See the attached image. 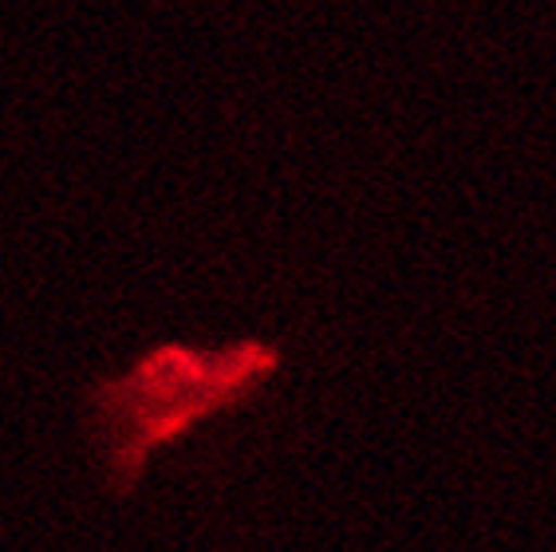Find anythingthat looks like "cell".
<instances>
[{
    "instance_id": "6da1fadb",
    "label": "cell",
    "mask_w": 556,
    "mask_h": 552,
    "mask_svg": "<svg viewBox=\"0 0 556 552\" xmlns=\"http://www.w3.org/2000/svg\"><path fill=\"white\" fill-rule=\"evenodd\" d=\"M280 348L261 336L202 348L162 340L135 355L127 372L99 375L84 391V435L103 493L130 498L150 457L178 447L198 426L249 406L280 372Z\"/></svg>"
}]
</instances>
